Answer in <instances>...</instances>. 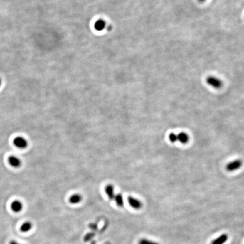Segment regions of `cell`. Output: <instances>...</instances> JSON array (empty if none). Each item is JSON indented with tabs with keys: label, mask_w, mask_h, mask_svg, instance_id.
Wrapping results in <instances>:
<instances>
[{
	"label": "cell",
	"mask_w": 244,
	"mask_h": 244,
	"mask_svg": "<svg viewBox=\"0 0 244 244\" xmlns=\"http://www.w3.org/2000/svg\"><path fill=\"white\" fill-rule=\"evenodd\" d=\"M206 81L207 84L215 89H219L223 86L222 80L214 76H208L206 79Z\"/></svg>",
	"instance_id": "1"
},
{
	"label": "cell",
	"mask_w": 244,
	"mask_h": 244,
	"mask_svg": "<svg viewBox=\"0 0 244 244\" xmlns=\"http://www.w3.org/2000/svg\"><path fill=\"white\" fill-rule=\"evenodd\" d=\"M13 144L16 148L21 149H25L28 147V141L25 138L21 136L15 137L13 140Z\"/></svg>",
	"instance_id": "2"
},
{
	"label": "cell",
	"mask_w": 244,
	"mask_h": 244,
	"mask_svg": "<svg viewBox=\"0 0 244 244\" xmlns=\"http://www.w3.org/2000/svg\"><path fill=\"white\" fill-rule=\"evenodd\" d=\"M242 165V161H241L240 159H237L229 162L226 166V169L229 172H232L240 169Z\"/></svg>",
	"instance_id": "3"
},
{
	"label": "cell",
	"mask_w": 244,
	"mask_h": 244,
	"mask_svg": "<svg viewBox=\"0 0 244 244\" xmlns=\"http://www.w3.org/2000/svg\"><path fill=\"white\" fill-rule=\"evenodd\" d=\"M128 202L129 203V205L133 208L136 210H139L141 208L142 206V203L140 200L132 196L128 197Z\"/></svg>",
	"instance_id": "4"
},
{
	"label": "cell",
	"mask_w": 244,
	"mask_h": 244,
	"mask_svg": "<svg viewBox=\"0 0 244 244\" xmlns=\"http://www.w3.org/2000/svg\"><path fill=\"white\" fill-rule=\"evenodd\" d=\"M8 162L10 166L14 168H19L22 164L21 159L14 155L9 157L8 158Z\"/></svg>",
	"instance_id": "5"
},
{
	"label": "cell",
	"mask_w": 244,
	"mask_h": 244,
	"mask_svg": "<svg viewBox=\"0 0 244 244\" xmlns=\"http://www.w3.org/2000/svg\"><path fill=\"white\" fill-rule=\"evenodd\" d=\"M228 240V235L226 233H223L211 241V244H224Z\"/></svg>",
	"instance_id": "6"
},
{
	"label": "cell",
	"mask_w": 244,
	"mask_h": 244,
	"mask_svg": "<svg viewBox=\"0 0 244 244\" xmlns=\"http://www.w3.org/2000/svg\"><path fill=\"white\" fill-rule=\"evenodd\" d=\"M114 190V186L111 184L107 185L105 188V192L110 200H114L115 196Z\"/></svg>",
	"instance_id": "7"
},
{
	"label": "cell",
	"mask_w": 244,
	"mask_h": 244,
	"mask_svg": "<svg viewBox=\"0 0 244 244\" xmlns=\"http://www.w3.org/2000/svg\"><path fill=\"white\" fill-rule=\"evenodd\" d=\"M177 137H178V141H179L180 142L183 144L187 143L189 139L188 134L185 132H181V133H179L177 134Z\"/></svg>",
	"instance_id": "8"
},
{
	"label": "cell",
	"mask_w": 244,
	"mask_h": 244,
	"mask_svg": "<svg viewBox=\"0 0 244 244\" xmlns=\"http://www.w3.org/2000/svg\"><path fill=\"white\" fill-rule=\"evenodd\" d=\"M11 207L13 211L14 212L18 213L22 210L23 208L22 203L19 201H14L12 202Z\"/></svg>",
	"instance_id": "9"
},
{
	"label": "cell",
	"mask_w": 244,
	"mask_h": 244,
	"mask_svg": "<svg viewBox=\"0 0 244 244\" xmlns=\"http://www.w3.org/2000/svg\"><path fill=\"white\" fill-rule=\"evenodd\" d=\"M82 200V197L79 194H74L72 195L70 198L69 202L71 204H78L80 203Z\"/></svg>",
	"instance_id": "10"
},
{
	"label": "cell",
	"mask_w": 244,
	"mask_h": 244,
	"mask_svg": "<svg viewBox=\"0 0 244 244\" xmlns=\"http://www.w3.org/2000/svg\"><path fill=\"white\" fill-rule=\"evenodd\" d=\"M114 200L115 201L117 205L119 207H123L124 206V199L122 194L120 193L116 194Z\"/></svg>",
	"instance_id": "11"
},
{
	"label": "cell",
	"mask_w": 244,
	"mask_h": 244,
	"mask_svg": "<svg viewBox=\"0 0 244 244\" xmlns=\"http://www.w3.org/2000/svg\"><path fill=\"white\" fill-rule=\"evenodd\" d=\"M32 225L30 222L24 223L21 227V230L23 232H27L32 228Z\"/></svg>",
	"instance_id": "12"
},
{
	"label": "cell",
	"mask_w": 244,
	"mask_h": 244,
	"mask_svg": "<svg viewBox=\"0 0 244 244\" xmlns=\"http://www.w3.org/2000/svg\"><path fill=\"white\" fill-rule=\"evenodd\" d=\"M138 244H159L155 241L149 240L147 238H142L140 240Z\"/></svg>",
	"instance_id": "13"
},
{
	"label": "cell",
	"mask_w": 244,
	"mask_h": 244,
	"mask_svg": "<svg viewBox=\"0 0 244 244\" xmlns=\"http://www.w3.org/2000/svg\"><path fill=\"white\" fill-rule=\"evenodd\" d=\"M105 22L102 21H99L97 22L95 27L97 30H102L105 27Z\"/></svg>",
	"instance_id": "14"
},
{
	"label": "cell",
	"mask_w": 244,
	"mask_h": 244,
	"mask_svg": "<svg viewBox=\"0 0 244 244\" xmlns=\"http://www.w3.org/2000/svg\"><path fill=\"white\" fill-rule=\"evenodd\" d=\"M169 140L171 142H175L176 141H178V137H177V134L174 133H171L169 134Z\"/></svg>",
	"instance_id": "15"
},
{
	"label": "cell",
	"mask_w": 244,
	"mask_h": 244,
	"mask_svg": "<svg viewBox=\"0 0 244 244\" xmlns=\"http://www.w3.org/2000/svg\"><path fill=\"white\" fill-rule=\"evenodd\" d=\"M19 244V243H16V241H11L10 243V244Z\"/></svg>",
	"instance_id": "16"
},
{
	"label": "cell",
	"mask_w": 244,
	"mask_h": 244,
	"mask_svg": "<svg viewBox=\"0 0 244 244\" xmlns=\"http://www.w3.org/2000/svg\"><path fill=\"white\" fill-rule=\"evenodd\" d=\"M200 2H205L206 0H198Z\"/></svg>",
	"instance_id": "17"
},
{
	"label": "cell",
	"mask_w": 244,
	"mask_h": 244,
	"mask_svg": "<svg viewBox=\"0 0 244 244\" xmlns=\"http://www.w3.org/2000/svg\"><path fill=\"white\" fill-rule=\"evenodd\" d=\"M1 79L0 78V87H1Z\"/></svg>",
	"instance_id": "18"
}]
</instances>
